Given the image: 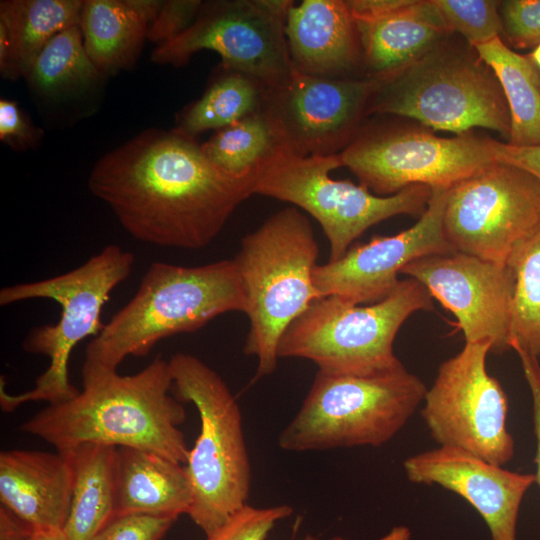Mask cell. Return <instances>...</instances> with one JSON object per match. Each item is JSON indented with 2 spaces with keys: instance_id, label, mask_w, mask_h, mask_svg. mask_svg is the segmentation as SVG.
<instances>
[{
  "instance_id": "obj_1",
  "label": "cell",
  "mask_w": 540,
  "mask_h": 540,
  "mask_svg": "<svg viewBox=\"0 0 540 540\" xmlns=\"http://www.w3.org/2000/svg\"><path fill=\"white\" fill-rule=\"evenodd\" d=\"M257 177L222 170L194 139L150 129L101 157L88 187L136 240L196 250L254 194Z\"/></svg>"
},
{
  "instance_id": "obj_2",
  "label": "cell",
  "mask_w": 540,
  "mask_h": 540,
  "mask_svg": "<svg viewBox=\"0 0 540 540\" xmlns=\"http://www.w3.org/2000/svg\"><path fill=\"white\" fill-rule=\"evenodd\" d=\"M81 376L82 389L75 397L48 404L20 430L62 454L92 443L144 449L186 464L189 449L180 430L186 412L170 394L168 361L157 357L130 375L84 361Z\"/></svg>"
},
{
  "instance_id": "obj_3",
  "label": "cell",
  "mask_w": 540,
  "mask_h": 540,
  "mask_svg": "<svg viewBox=\"0 0 540 540\" xmlns=\"http://www.w3.org/2000/svg\"><path fill=\"white\" fill-rule=\"evenodd\" d=\"M245 308L233 259L192 267L154 262L132 299L87 344L85 361L117 370L127 357L145 356L165 338Z\"/></svg>"
},
{
  "instance_id": "obj_4",
  "label": "cell",
  "mask_w": 540,
  "mask_h": 540,
  "mask_svg": "<svg viewBox=\"0 0 540 540\" xmlns=\"http://www.w3.org/2000/svg\"><path fill=\"white\" fill-rule=\"evenodd\" d=\"M318 255L310 221L293 206L274 213L242 238L233 260L250 323L243 352L257 358L256 379L276 370L284 332L322 298L313 279Z\"/></svg>"
},
{
  "instance_id": "obj_5",
  "label": "cell",
  "mask_w": 540,
  "mask_h": 540,
  "mask_svg": "<svg viewBox=\"0 0 540 540\" xmlns=\"http://www.w3.org/2000/svg\"><path fill=\"white\" fill-rule=\"evenodd\" d=\"M134 263L132 252L110 244L66 273L0 290L1 306L31 299H50L61 307L57 323L33 328L22 344L26 352L48 357V367L38 376L32 389L20 394L8 393L1 378L0 406L3 411L12 412L32 401L57 404L79 393L69 378L71 353L78 343L89 336L95 337L102 330L103 307L111 292L130 276Z\"/></svg>"
},
{
  "instance_id": "obj_6",
  "label": "cell",
  "mask_w": 540,
  "mask_h": 540,
  "mask_svg": "<svg viewBox=\"0 0 540 540\" xmlns=\"http://www.w3.org/2000/svg\"><path fill=\"white\" fill-rule=\"evenodd\" d=\"M177 399L192 403L200 432L184 465L191 488L190 519L208 535L245 506L251 464L239 404L221 376L198 357L169 360Z\"/></svg>"
},
{
  "instance_id": "obj_7",
  "label": "cell",
  "mask_w": 540,
  "mask_h": 540,
  "mask_svg": "<svg viewBox=\"0 0 540 540\" xmlns=\"http://www.w3.org/2000/svg\"><path fill=\"white\" fill-rule=\"evenodd\" d=\"M426 391L404 366L367 376L317 371L278 445L292 452L379 447L406 425Z\"/></svg>"
},
{
  "instance_id": "obj_8",
  "label": "cell",
  "mask_w": 540,
  "mask_h": 540,
  "mask_svg": "<svg viewBox=\"0 0 540 540\" xmlns=\"http://www.w3.org/2000/svg\"><path fill=\"white\" fill-rule=\"evenodd\" d=\"M432 298L413 278L400 280L386 298L366 306L320 298L286 329L278 357L310 360L318 371L334 375L396 370L404 366L394 354L396 334L414 312L433 310Z\"/></svg>"
},
{
  "instance_id": "obj_9",
  "label": "cell",
  "mask_w": 540,
  "mask_h": 540,
  "mask_svg": "<svg viewBox=\"0 0 540 540\" xmlns=\"http://www.w3.org/2000/svg\"><path fill=\"white\" fill-rule=\"evenodd\" d=\"M437 46L408 66L383 75L368 114L406 116L458 135L483 127L508 140L510 112L496 76L480 58Z\"/></svg>"
},
{
  "instance_id": "obj_10",
  "label": "cell",
  "mask_w": 540,
  "mask_h": 540,
  "mask_svg": "<svg viewBox=\"0 0 540 540\" xmlns=\"http://www.w3.org/2000/svg\"><path fill=\"white\" fill-rule=\"evenodd\" d=\"M339 167V154L281 153L259 172L254 194L290 203L316 219L329 242V261L341 258L371 226L400 214L421 217L427 209L429 186L412 185L394 195L379 196L361 184L331 178L330 172Z\"/></svg>"
},
{
  "instance_id": "obj_11",
  "label": "cell",
  "mask_w": 540,
  "mask_h": 540,
  "mask_svg": "<svg viewBox=\"0 0 540 540\" xmlns=\"http://www.w3.org/2000/svg\"><path fill=\"white\" fill-rule=\"evenodd\" d=\"M540 225V180L494 161L453 184L447 193L443 233L454 252L507 265Z\"/></svg>"
},
{
  "instance_id": "obj_12",
  "label": "cell",
  "mask_w": 540,
  "mask_h": 540,
  "mask_svg": "<svg viewBox=\"0 0 540 540\" xmlns=\"http://www.w3.org/2000/svg\"><path fill=\"white\" fill-rule=\"evenodd\" d=\"M291 0L203 2L193 23L174 39L158 45L151 59L181 66L201 50L216 52L227 70L242 73L264 87L292 70L285 34Z\"/></svg>"
},
{
  "instance_id": "obj_13",
  "label": "cell",
  "mask_w": 540,
  "mask_h": 540,
  "mask_svg": "<svg viewBox=\"0 0 540 540\" xmlns=\"http://www.w3.org/2000/svg\"><path fill=\"white\" fill-rule=\"evenodd\" d=\"M491 345L465 343L442 362L424 396L422 418L439 446L457 448L504 466L514 456L507 429L508 398L486 369Z\"/></svg>"
},
{
  "instance_id": "obj_14",
  "label": "cell",
  "mask_w": 540,
  "mask_h": 540,
  "mask_svg": "<svg viewBox=\"0 0 540 540\" xmlns=\"http://www.w3.org/2000/svg\"><path fill=\"white\" fill-rule=\"evenodd\" d=\"M494 142L469 132L441 138L408 129L359 131L339 157L361 185L390 196L412 185L450 188L497 160Z\"/></svg>"
},
{
  "instance_id": "obj_15",
  "label": "cell",
  "mask_w": 540,
  "mask_h": 540,
  "mask_svg": "<svg viewBox=\"0 0 540 540\" xmlns=\"http://www.w3.org/2000/svg\"><path fill=\"white\" fill-rule=\"evenodd\" d=\"M382 76L328 78L294 68L264 87L262 111L272 122L284 153L340 154L357 136Z\"/></svg>"
},
{
  "instance_id": "obj_16",
  "label": "cell",
  "mask_w": 540,
  "mask_h": 540,
  "mask_svg": "<svg viewBox=\"0 0 540 540\" xmlns=\"http://www.w3.org/2000/svg\"><path fill=\"white\" fill-rule=\"evenodd\" d=\"M401 274L422 283L455 315L465 343H489L496 354L510 349L515 277L508 265L452 252L415 259Z\"/></svg>"
},
{
  "instance_id": "obj_17",
  "label": "cell",
  "mask_w": 540,
  "mask_h": 540,
  "mask_svg": "<svg viewBox=\"0 0 540 540\" xmlns=\"http://www.w3.org/2000/svg\"><path fill=\"white\" fill-rule=\"evenodd\" d=\"M449 188H432L426 211L412 227L350 247L338 260L315 267L321 297L335 296L361 305L386 298L399 283L401 270L415 259L454 252L445 240L443 215Z\"/></svg>"
},
{
  "instance_id": "obj_18",
  "label": "cell",
  "mask_w": 540,
  "mask_h": 540,
  "mask_svg": "<svg viewBox=\"0 0 540 540\" xmlns=\"http://www.w3.org/2000/svg\"><path fill=\"white\" fill-rule=\"evenodd\" d=\"M403 468L410 482L439 485L467 501L484 520L491 540H517L520 507L535 484L534 473L511 471L447 446L409 456Z\"/></svg>"
},
{
  "instance_id": "obj_19",
  "label": "cell",
  "mask_w": 540,
  "mask_h": 540,
  "mask_svg": "<svg viewBox=\"0 0 540 540\" xmlns=\"http://www.w3.org/2000/svg\"><path fill=\"white\" fill-rule=\"evenodd\" d=\"M371 77L413 63L449 34L433 0H347Z\"/></svg>"
},
{
  "instance_id": "obj_20",
  "label": "cell",
  "mask_w": 540,
  "mask_h": 540,
  "mask_svg": "<svg viewBox=\"0 0 540 540\" xmlns=\"http://www.w3.org/2000/svg\"><path fill=\"white\" fill-rule=\"evenodd\" d=\"M285 34L292 67L302 73L352 78L364 67L359 33L347 0H304L288 11Z\"/></svg>"
},
{
  "instance_id": "obj_21",
  "label": "cell",
  "mask_w": 540,
  "mask_h": 540,
  "mask_svg": "<svg viewBox=\"0 0 540 540\" xmlns=\"http://www.w3.org/2000/svg\"><path fill=\"white\" fill-rule=\"evenodd\" d=\"M73 488L67 455L31 450L0 453V501L34 529H63Z\"/></svg>"
},
{
  "instance_id": "obj_22",
  "label": "cell",
  "mask_w": 540,
  "mask_h": 540,
  "mask_svg": "<svg viewBox=\"0 0 540 540\" xmlns=\"http://www.w3.org/2000/svg\"><path fill=\"white\" fill-rule=\"evenodd\" d=\"M192 495L184 465L155 452L117 447L115 517L150 515L178 519Z\"/></svg>"
},
{
  "instance_id": "obj_23",
  "label": "cell",
  "mask_w": 540,
  "mask_h": 540,
  "mask_svg": "<svg viewBox=\"0 0 540 540\" xmlns=\"http://www.w3.org/2000/svg\"><path fill=\"white\" fill-rule=\"evenodd\" d=\"M163 1L85 0L80 17L84 46L102 75L130 68Z\"/></svg>"
},
{
  "instance_id": "obj_24",
  "label": "cell",
  "mask_w": 540,
  "mask_h": 540,
  "mask_svg": "<svg viewBox=\"0 0 540 540\" xmlns=\"http://www.w3.org/2000/svg\"><path fill=\"white\" fill-rule=\"evenodd\" d=\"M81 0H5L0 3V72L26 77L44 46L80 23Z\"/></svg>"
},
{
  "instance_id": "obj_25",
  "label": "cell",
  "mask_w": 540,
  "mask_h": 540,
  "mask_svg": "<svg viewBox=\"0 0 540 540\" xmlns=\"http://www.w3.org/2000/svg\"><path fill=\"white\" fill-rule=\"evenodd\" d=\"M73 472L68 540H90L115 517L117 447L83 444L65 454Z\"/></svg>"
},
{
  "instance_id": "obj_26",
  "label": "cell",
  "mask_w": 540,
  "mask_h": 540,
  "mask_svg": "<svg viewBox=\"0 0 540 540\" xmlns=\"http://www.w3.org/2000/svg\"><path fill=\"white\" fill-rule=\"evenodd\" d=\"M474 48L503 90L511 118L506 143L516 147L540 145V70L528 56L511 50L501 37Z\"/></svg>"
},
{
  "instance_id": "obj_27",
  "label": "cell",
  "mask_w": 540,
  "mask_h": 540,
  "mask_svg": "<svg viewBox=\"0 0 540 540\" xmlns=\"http://www.w3.org/2000/svg\"><path fill=\"white\" fill-rule=\"evenodd\" d=\"M264 86L242 73L228 70L182 114L175 132L187 138L228 127L262 109Z\"/></svg>"
},
{
  "instance_id": "obj_28",
  "label": "cell",
  "mask_w": 540,
  "mask_h": 540,
  "mask_svg": "<svg viewBox=\"0 0 540 540\" xmlns=\"http://www.w3.org/2000/svg\"><path fill=\"white\" fill-rule=\"evenodd\" d=\"M201 148L213 164L235 176L258 175L269 161L284 153L262 110L218 130Z\"/></svg>"
},
{
  "instance_id": "obj_29",
  "label": "cell",
  "mask_w": 540,
  "mask_h": 540,
  "mask_svg": "<svg viewBox=\"0 0 540 540\" xmlns=\"http://www.w3.org/2000/svg\"><path fill=\"white\" fill-rule=\"evenodd\" d=\"M100 76L86 52L78 24L61 31L44 46L26 78L38 92L56 97L83 91Z\"/></svg>"
},
{
  "instance_id": "obj_30",
  "label": "cell",
  "mask_w": 540,
  "mask_h": 540,
  "mask_svg": "<svg viewBox=\"0 0 540 540\" xmlns=\"http://www.w3.org/2000/svg\"><path fill=\"white\" fill-rule=\"evenodd\" d=\"M515 277L509 329L510 349L540 356V225L511 253Z\"/></svg>"
},
{
  "instance_id": "obj_31",
  "label": "cell",
  "mask_w": 540,
  "mask_h": 540,
  "mask_svg": "<svg viewBox=\"0 0 540 540\" xmlns=\"http://www.w3.org/2000/svg\"><path fill=\"white\" fill-rule=\"evenodd\" d=\"M448 33H460L476 47L501 37L500 1L433 0Z\"/></svg>"
},
{
  "instance_id": "obj_32",
  "label": "cell",
  "mask_w": 540,
  "mask_h": 540,
  "mask_svg": "<svg viewBox=\"0 0 540 540\" xmlns=\"http://www.w3.org/2000/svg\"><path fill=\"white\" fill-rule=\"evenodd\" d=\"M292 513L286 504L266 508L246 504L204 540H265L275 524Z\"/></svg>"
},
{
  "instance_id": "obj_33",
  "label": "cell",
  "mask_w": 540,
  "mask_h": 540,
  "mask_svg": "<svg viewBox=\"0 0 540 540\" xmlns=\"http://www.w3.org/2000/svg\"><path fill=\"white\" fill-rule=\"evenodd\" d=\"M502 34L517 49L540 44V0L500 1Z\"/></svg>"
},
{
  "instance_id": "obj_34",
  "label": "cell",
  "mask_w": 540,
  "mask_h": 540,
  "mask_svg": "<svg viewBox=\"0 0 540 540\" xmlns=\"http://www.w3.org/2000/svg\"><path fill=\"white\" fill-rule=\"evenodd\" d=\"M176 520L150 515L116 516L90 540H161Z\"/></svg>"
},
{
  "instance_id": "obj_35",
  "label": "cell",
  "mask_w": 540,
  "mask_h": 540,
  "mask_svg": "<svg viewBox=\"0 0 540 540\" xmlns=\"http://www.w3.org/2000/svg\"><path fill=\"white\" fill-rule=\"evenodd\" d=\"M203 1L169 0L163 4L150 24L147 39L161 45L184 32L197 17Z\"/></svg>"
},
{
  "instance_id": "obj_36",
  "label": "cell",
  "mask_w": 540,
  "mask_h": 540,
  "mask_svg": "<svg viewBox=\"0 0 540 540\" xmlns=\"http://www.w3.org/2000/svg\"><path fill=\"white\" fill-rule=\"evenodd\" d=\"M41 131L35 128L13 100H0V140L12 148L33 146Z\"/></svg>"
},
{
  "instance_id": "obj_37",
  "label": "cell",
  "mask_w": 540,
  "mask_h": 540,
  "mask_svg": "<svg viewBox=\"0 0 540 540\" xmlns=\"http://www.w3.org/2000/svg\"><path fill=\"white\" fill-rule=\"evenodd\" d=\"M519 356L522 370L532 398L533 431L536 442L534 473L535 483L540 488V363L538 357L521 348L513 349Z\"/></svg>"
},
{
  "instance_id": "obj_38",
  "label": "cell",
  "mask_w": 540,
  "mask_h": 540,
  "mask_svg": "<svg viewBox=\"0 0 540 540\" xmlns=\"http://www.w3.org/2000/svg\"><path fill=\"white\" fill-rule=\"evenodd\" d=\"M496 159L526 170L540 180V145L516 147L494 142Z\"/></svg>"
},
{
  "instance_id": "obj_39",
  "label": "cell",
  "mask_w": 540,
  "mask_h": 540,
  "mask_svg": "<svg viewBox=\"0 0 540 540\" xmlns=\"http://www.w3.org/2000/svg\"><path fill=\"white\" fill-rule=\"evenodd\" d=\"M34 530L26 521L0 505V540H30Z\"/></svg>"
},
{
  "instance_id": "obj_40",
  "label": "cell",
  "mask_w": 540,
  "mask_h": 540,
  "mask_svg": "<svg viewBox=\"0 0 540 540\" xmlns=\"http://www.w3.org/2000/svg\"><path fill=\"white\" fill-rule=\"evenodd\" d=\"M411 532L408 527L397 526L392 528L386 535L376 540H410ZM331 540H348L341 536H335Z\"/></svg>"
},
{
  "instance_id": "obj_41",
  "label": "cell",
  "mask_w": 540,
  "mask_h": 540,
  "mask_svg": "<svg viewBox=\"0 0 540 540\" xmlns=\"http://www.w3.org/2000/svg\"><path fill=\"white\" fill-rule=\"evenodd\" d=\"M30 540H68L63 529H35Z\"/></svg>"
},
{
  "instance_id": "obj_42",
  "label": "cell",
  "mask_w": 540,
  "mask_h": 540,
  "mask_svg": "<svg viewBox=\"0 0 540 540\" xmlns=\"http://www.w3.org/2000/svg\"><path fill=\"white\" fill-rule=\"evenodd\" d=\"M535 66L540 70V44L534 48L532 53L528 55Z\"/></svg>"
},
{
  "instance_id": "obj_43",
  "label": "cell",
  "mask_w": 540,
  "mask_h": 540,
  "mask_svg": "<svg viewBox=\"0 0 540 540\" xmlns=\"http://www.w3.org/2000/svg\"><path fill=\"white\" fill-rule=\"evenodd\" d=\"M300 540H317V539H316V537H314L312 535H306L305 537H303Z\"/></svg>"
}]
</instances>
